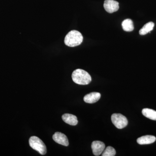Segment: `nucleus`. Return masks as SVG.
<instances>
[{"instance_id": "f257e3e1", "label": "nucleus", "mask_w": 156, "mask_h": 156, "mask_svg": "<svg viewBox=\"0 0 156 156\" xmlns=\"http://www.w3.org/2000/svg\"><path fill=\"white\" fill-rule=\"evenodd\" d=\"M83 40V37L80 32L77 30H73L66 36L64 43L68 47H76L82 44Z\"/></svg>"}, {"instance_id": "f03ea898", "label": "nucleus", "mask_w": 156, "mask_h": 156, "mask_svg": "<svg viewBox=\"0 0 156 156\" xmlns=\"http://www.w3.org/2000/svg\"><path fill=\"white\" fill-rule=\"evenodd\" d=\"M72 77L73 82L79 85H88L92 81V78L89 73L82 69H77L74 71Z\"/></svg>"}, {"instance_id": "7ed1b4c3", "label": "nucleus", "mask_w": 156, "mask_h": 156, "mask_svg": "<svg viewBox=\"0 0 156 156\" xmlns=\"http://www.w3.org/2000/svg\"><path fill=\"white\" fill-rule=\"evenodd\" d=\"M30 146L32 148L38 152L42 155L47 153V147L41 140L36 136H31L29 140Z\"/></svg>"}, {"instance_id": "20e7f679", "label": "nucleus", "mask_w": 156, "mask_h": 156, "mask_svg": "<svg viewBox=\"0 0 156 156\" xmlns=\"http://www.w3.org/2000/svg\"><path fill=\"white\" fill-rule=\"evenodd\" d=\"M111 120L112 122L118 129H122L128 125L127 118L121 114H113L112 115Z\"/></svg>"}, {"instance_id": "39448f33", "label": "nucleus", "mask_w": 156, "mask_h": 156, "mask_svg": "<svg viewBox=\"0 0 156 156\" xmlns=\"http://www.w3.org/2000/svg\"><path fill=\"white\" fill-rule=\"evenodd\" d=\"M104 7L107 12L111 14L118 11L119 8V3L114 0H105Z\"/></svg>"}, {"instance_id": "423d86ee", "label": "nucleus", "mask_w": 156, "mask_h": 156, "mask_svg": "<svg viewBox=\"0 0 156 156\" xmlns=\"http://www.w3.org/2000/svg\"><path fill=\"white\" fill-rule=\"evenodd\" d=\"M92 152L94 155L98 156L100 155L103 153L105 149V144L101 141H94L92 144Z\"/></svg>"}, {"instance_id": "0eeeda50", "label": "nucleus", "mask_w": 156, "mask_h": 156, "mask_svg": "<svg viewBox=\"0 0 156 156\" xmlns=\"http://www.w3.org/2000/svg\"><path fill=\"white\" fill-rule=\"evenodd\" d=\"M53 139L55 142L61 145L68 146L69 144L67 136L61 132H56L53 135Z\"/></svg>"}, {"instance_id": "6e6552de", "label": "nucleus", "mask_w": 156, "mask_h": 156, "mask_svg": "<svg viewBox=\"0 0 156 156\" xmlns=\"http://www.w3.org/2000/svg\"><path fill=\"white\" fill-rule=\"evenodd\" d=\"M100 98V93L97 92H92L85 95L84 97V101L86 103H94L98 101Z\"/></svg>"}, {"instance_id": "1a4fd4ad", "label": "nucleus", "mask_w": 156, "mask_h": 156, "mask_svg": "<svg viewBox=\"0 0 156 156\" xmlns=\"http://www.w3.org/2000/svg\"><path fill=\"white\" fill-rule=\"evenodd\" d=\"M62 118L65 122L71 126H76L78 124L77 118L74 115L70 114H65L62 115Z\"/></svg>"}, {"instance_id": "9d476101", "label": "nucleus", "mask_w": 156, "mask_h": 156, "mask_svg": "<svg viewBox=\"0 0 156 156\" xmlns=\"http://www.w3.org/2000/svg\"><path fill=\"white\" fill-rule=\"evenodd\" d=\"M155 136L152 135H145L141 136L137 139V143L140 145L143 144H148L153 143L155 141Z\"/></svg>"}, {"instance_id": "9b49d317", "label": "nucleus", "mask_w": 156, "mask_h": 156, "mask_svg": "<svg viewBox=\"0 0 156 156\" xmlns=\"http://www.w3.org/2000/svg\"><path fill=\"white\" fill-rule=\"evenodd\" d=\"M142 114L151 120L156 121V111L149 108H144L142 111Z\"/></svg>"}, {"instance_id": "f8f14e48", "label": "nucleus", "mask_w": 156, "mask_h": 156, "mask_svg": "<svg viewBox=\"0 0 156 156\" xmlns=\"http://www.w3.org/2000/svg\"><path fill=\"white\" fill-rule=\"evenodd\" d=\"M123 29L126 32H131L134 30V27L133 21L130 19L124 20L122 23Z\"/></svg>"}, {"instance_id": "ddd939ff", "label": "nucleus", "mask_w": 156, "mask_h": 156, "mask_svg": "<svg viewBox=\"0 0 156 156\" xmlns=\"http://www.w3.org/2000/svg\"><path fill=\"white\" fill-rule=\"evenodd\" d=\"M154 23L152 22H149L144 26L139 31V34L141 35H144L153 30Z\"/></svg>"}, {"instance_id": "4468645a", "label": "nucleus", "mask_w": 156, "mask_h": 156, "mask_svg": "<svg viewBox=\"0 0 156 156\" xmlns=\"http://www.w3.org/2000/svg\"><path fill=\"white\" fill-rule=\"evenodd\" d=\"M116 151L112 147L108 146L103 151L102 156H114L115 155Z\"/></svg>"}]
</instances>
